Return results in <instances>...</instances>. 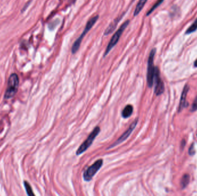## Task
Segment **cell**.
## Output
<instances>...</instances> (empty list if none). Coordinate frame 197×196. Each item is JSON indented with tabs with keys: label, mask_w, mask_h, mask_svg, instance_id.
I'll return each mask as SVG.
<instances>
[{
	"label": "cell",
	"mask_w": 197,
	"mask_h": 196,
	"mask_svg": "<svg viewBox=\"0 0 197 196\" xmlns=\"http://www.w3.org/2000/svg\"><path fill=\"white\" fill-rule=\"evenodd\" d=\"M19 85V78L17 74L13 73L8 78L7 88L4 95V98L8 100L12 98L18 91Z\"/></svg>",
	"instance_id": "cell-1"
},
{
	"label": "cell",
	"mask_w": 197,
	"mask_h": 196,
	"mask_svg": "<svg viewBox=\"0 0 197 196\" xmlns=\"http://www.w3.org/2000/svg\"><path fill=\"white\" fill-rule=\"evenodd\" d=\"M99 17V16L96 15L95 16L90 19V20H89L82 35L79 36V38L76 41H75L74 44H73V46L72 47V54H75L77 52V51L80 48L83 38L86 35V34L88 33V32L91 30V29L92 28V27L95 25L96 21L98 20Z\"/></svg>",
	"instance_id": "cell-2"
},
{
	"label": "cell",
	"mask_w": 197,
	"mask_h": 196,
	"mask_svg": "<svg viewBox=\"0 0 197 196\" xmlns=\"http://www.w3.org/2000/svg\"><path fill=\"white\" fill-rule=\"evenodd\" d=\"M129 23V20H126V21H125L122 24V26L117 30V31L113 35L111 39L109 42V44L107 45V47L106 48V50L104 54V57L106 56V55H108L109 53L110 52V51L115 47V46L118 43V41L120 39V38L122 36L123 32H124L125 29L128 27Z\"/></svg>",
	"instance_id": "cell-3"
},
{
	"label": "cell",
	"mask_w": 197,
	"mask_h": 196,
	"mask_svg": "<svg viewBox=\"0 0 197 196\" xmlns=\"http://www.w3.org/2000/svg\"><path fill=\"white\" fill-rule=\"evenodd\" d=\"M156 52V48H153L150 53L148 61V70H147V83L149 88H152L154 82L155 69L154 58Z\"/></svg>",
	"instance_id": "cell-4"
},
{
	"label": "cell",
	"mask_w": 197,
	"mask_h": 196,
	"mask_svg": "<svg viewBox=\"0 0 197 196\" xmlns=\"http://www.w3.org/2000/svg\"><path fill=\"white\" fill-rule=\"evenodd\" d=\"M100 129L99 127H96L95 129L91 132L90 135L88 136L87 139L82 143V145L78 147L76 151V155H80L83 152L87 151V149H88L89 147L91 146V144L93 143L94 140L95 139L96 136L100 133Z\"/></svg>",
	"instance_id": "cell-5"
},
{
	"label": "cell",
	"mask_w": 197,
	"mask_h": 196,
	"mask_svg": "<svg viewBox=\"0 0 197 196\" xmlns=\"http://www.w3.org/2000/svg\"><path fill=\"white\" fill-rule=\"evenodd\" d=\"M103 161L102 159L96 161L91 166H89L88 169H87L83 174L84 179L85 181L89 182L90 181L94 176L95 175L97 172L102 167Z\"/></svg>",
	"instance_id": "cell-6"
},
{
	"label": "cell",
	"mask_w": 197,
	"mask_h": 196,
	"mask_svg": "<svg viewBox=\"0 0 197 196\" xmlns=\"http://www.w3.org/2000/svg\"><path fill=\"white\" fill-rule=\"evenodd\" d=\"M154 81L155 82V93L156 95H160L163 93L164 91V84L160 75V71L157 67H155Z\"/></svg>",
	"instance_id": "cell-7"
},
{
	"label": "cell",
	"mask_w": 197,
	"mask_h": 196,
	"mask_svg": "<svg viewBox=\"0 0 197 196\" xmlns=\"http://www.w3.org/2000/svg\"><path fill=\"white\" fill-rule=\"evenodd\" d=\"M138 119H136V120H134V122H133L131 123V124L130 125L129 128L122 135L119 137V139L114 143H113L112 145H111L107 149H111V148L115 147L116 146L118 145L119 144L124 142L125 140H126L129 137L130 135L131 134L133 131L136 128V127L137 126V124H138Z\"/></svg>",
	"instance_id": "cell-8"
},
{
	"label": "cell",
	"mask_w": 197,
	"mask_h": 196,
	"mask_svg": "<svg viewBox=\"0 0 197 196\" xmlns=\"http://www.w3.org/2000/svg\"><path fill=\"white\" fill-rule=\"evenodd\" d=\"M125 13H123L122 14L121 16H119L118 17H117L113 21L109 26L107 28V29H106L105 32H104V36H107L109 34H112L113 32V31L115 29L116 26L118 24V23L120 21V20L122 19L123 17L124 16Z\"/></svg>",
	"instance_id": "cell-9"
},
{
	"label": "cell",
	"mask_w": 197,
	"mask_h": 196,
	"mask_svg": "<svg viewBox=\"0 0 197 196\" xmlns=\"http://www.w3.org/2000/svg\"><path fill=\"white\" fill-rule=\"evenodd\" d=\"M189 86L188 85H186L183 89V90L182 92L181 98H180V101L179 103V109L178 112H180L184 108L186 107V97L187 95L189 92Z\"/></svg>",
	"instance_id": "cell-10"
},
{
	"label": "cell",
	"mask_w": 197,
	"mask_h": 196,
	"mask_svg": "<svg viewBox=\"0 0 197 196\" xmlns=\"http://www.w3.org/2000/svg\"><path fill=\"white\" fill-rule=\"evenodd\" d=\"M133 112V107L131 105H126L122 112V116L125 119L129 118L131 115H132Z\"/></svg>",
	"instance_id": "cell-11"
},
{
	"label": "cell",
	"mask_w": 197,
	"mask_h": 196,
	"mask_svg": "<svg viewBox=\"0 0 197 196\" xmlns=\"http://www.w3.org/2000/svg\"><path fill=\"white\" fill-rule=\"evenodd\" d=\"M147 1H148V0H140L139 1L138 3L137 4L136 8H135L134 12V16H137L138 14L141 12V11H142L143 8L144 7Z\"/></svg>",
	"instance_id": "cell-12"
},
{
	"label": "cell",
	"mask_w": 197,
	"mask_h": 196,
	"mask_svg": "<svg viewBox=\"0 0 197 196\" xmlns=\"http://www.w3.org/2000/svg\"><path fill=\"white\" fill-rule=\"evenodd\" d=\"M189 181L190 176L188 174H184L181 179V186L183 189L187 186V185L189 183Z\"/></svg>",
	"instance_id": "cell-13"
},
{
	"label": "cell",
	"mask_w": 197,
	"mask_h": 196,
	"mask_svg": "<svg viewBox=\"0 0 197 196\" xmlns=\"http://www.w3.org/2000/svg\"><path fill=\"white\" fill-rule=\"evenodd\" d=\"M164 1V0H157V1L153 5V7H152L150 9L149 11L147 12V14H146V16H149L150 14H152L156 9L157 8V7H159L163 2V1Z\"/></svg>",
	"instance_id": "cell-14"
},
{
	"label": "cell",
	"mask_w": 197,
	"mask_h": 196,
	"mask_svg": "<svg viewBox=\"0 0 197 196\" xmlns=\"http://www.w3.org/2000/svg\"><path fill=\"white\" fill-rule=\"evenodd\" d=\"M24 185L26 190L27 191V194L28 196H35V194L33 193L32 188H31L30 184L27 181H25L24 182Z\"/></svg>",
	"instance_id": "cell-15"
},
{
	"label": "cell",
	"mask_w": 197,
	"mask_h": 196,
	"mask_svg": "<svg viewBox=\"0 0 197 196\" xmlns=\"http://www.w3.org/2000/svg\"><path fill=\"white\" fill-rule=\"evenodd\" d=\"M197 29V19L194 21V22L192 23V24L191 26L189 28L186 32V34H190L192 32H195Z\"/></svg>",
	"instance_id": "cell-16"
},
{
	"label": "cell",
	"mask_w": 197,
	"mask_h": 196,
	"mask_svg": "<svg viewBox=\"0 0 197 196\" xmlns=\"http://www.w3.org/2000/svg\"><path fill=\"white\" fill-rule=\"evenodd\" d=\"M197 110V97L195 98V100L193 102L191 108V112H194L195 111H196Z\"/></svg>",
	"instance_id": "cell-17"
},
{
	"label": "cell",
	"mask_w": 197,
	"mask_h": 196,
	"mask_svg": "<svg viewBox=\"0 0 197 196\" xmlns=\"http://www.w3.org/2000/svg\"><path fill=\"white\" fill-rule=\"evenodd\" d=\"M189 153L190 155H194L195 154V145L194 143H192L189 149Z\"/></svg>",
	"instance_id": "cell-18"
},
{
	"label": "cell",
	"mask_w": 197,
	"mask_h": 196,
	"mask_svg": "<svg viewBox=\"0 0 197 196\" xmlns=\"http://www.w3.org/2000/svg\"><path fill=\"white\" fill-rule=\"evenodd\" d=\"M194 66L195 68H197V59H196V61H195V62H194Z\"/></svg>",
	"instance_id": "cell-19"
},
{
	"label": "cell",
	"mask_w": 197,
	"mask_h": 196,
	"mask_svg": "<svg viewBox=\"0 0 197 196\" xmlns=\"http://www.w3.org/2000/svg\"><path fill=\"white\" fill-rule=\"evenodd\" d=\"M134 1H135V0H132V2H133Z\"/></svg>",
	"instance_id": "cell-20"
}]
</instances>
